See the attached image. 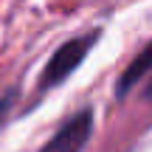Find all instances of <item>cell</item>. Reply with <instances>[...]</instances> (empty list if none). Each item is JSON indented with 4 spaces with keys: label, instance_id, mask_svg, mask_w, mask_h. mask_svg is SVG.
<instances>
[{
    "label": "cell",
    "instance_id": "obj_1",
    "mask_svg": "<svg viewBox=\"0 0 152 152\" xmlns=\"http://www.w3.org/2000/svg\"><path fill=\"white\" fill-rule=\"evenodd\" d=\"M90 48H93V37H82V39L65 42L54 56H51L48 68H45V76H42V85H56V82H62L68 73H73Z\"/></svg>",
    "mask_w": 152,
    "mask_h": 152
},
{
    "label": "cell",
    "instance_id": "obj_2",
    "mask_svg": "<svg viewBox=\"0 0 152 152\" xmlns=\"http://www.w3.org/2000/svg\"><path fill=\"white\" fill-rule=\"evenodd\" d=\"M90 127H93V115L90 110H85V113H79L76 118L68 121L42 152H82V147L90 138Z\"/></svg>",
    "mask_w": 152,
    "mask_h": 152
},
{
    "label": "cell",
    "instance_id": "obj_3",
    "mask_svg": "<svg viewBox=\"0 0 152 152\" xmlns=\"http://www.w3.org/2000/svg\"><path fill=\"white\" fill-rule=\"evenodd\" d=\"M147 71H152V42L144 48V54L135 56V62H132V65L127 68V73L121 76V82H118V96H127V93H130V87L135 85V82L141 79Z\"/></svg>",
    "mask_w": 152,
    "mask_h": 152
},
{
    "label": "cell",
    "instance_id": "obj_4",
    "mask_svg": "<svg viewBox=\"0 0 152 152\" xmlns=\"http://www.w3.org/2000/svg\"><path fill=\"white\" fill-rule=\"evenodd\" d=\"M147 96H149V99H152V85H149V87H147Z\"/></svg>",
    "mask_w": 152,
    "mask_h": 152
}]
</instances>
